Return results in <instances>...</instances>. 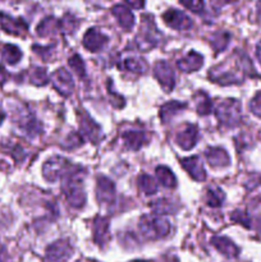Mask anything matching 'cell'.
I'll use <instances>...</instances> for the list:
<instances>
[{"label":"cell","instance_id":"obj_1","mask_svg":"<svg viewBox=\"0 0 261 262\" xmlns=\"http://www.w3.org/2000/svg\"><path fill=\"white\" fill-rule=\"evenodd\" d=\"M140 232L146 239H160L170 232V224L159 214L145 215L140 220Z\"/></svg>","mask_w":261,"mask_h":262},{"label":"cell","instance_id":"obj_2","mask_svg":"<svg viewBox=\"0 0 261 262\" xmlns=\"http://www.w3.org/2000/svg\"><path fill=\"white\" fill-rule=\"evenodd\" d=\"M63 191L72 206H83L84 201H86V194H84L83 187H82V178L79 171H69V173H67L63 182Z\"/></svg>","mask_w":261,"mask_h":262},{"label":"cell","instance_id":"obj_3","mask_svg":"<svg viewBox=\"0 0 261 262\" xmlns=\"http://www.w3.org/2000/svg\"><path fill=\"white\" fill-rule=\"evenodd\" d=\"M215 114H216V118L220 122V124L228 128L235 127V125L240 124L241 118H242L241 102L233 99L224 100V101H222L217 105Z\"/></svg>","mask_w":261,"mask_h":262},{"label":"cell","instance_id":"obj_4","mask_svg":"<svg viewBox=\"0 0 261 262\" xmlns=\"http://www.w3.org/2000/svg\"><path fill=\"white\" fill-rule=\"evenodd\" d=\"M161 33L159 32L158 28H156L153 17L145 15V17L142 18V23H141L140 33H138V36L136 37L137 48L140 49V50H148V49L158 45Z\"/></svg>","mask_w":261,"mask_h":262},{"label":"cell","instance_id":"obj_5","mask_svg":"<svg viewBox=\"0 0 261 262\" xmlns=\"http://www.w3.org/2000/svg\"><path fill=\"white\" fill-rule=\"evenodd\" d=\"M73 253L68 241H56L46 250V262H66Z\"/></svg>","mask_w":261,"mask_h":262},{"label":"cell","instance_id":"obj_6","mask_svg":"<svg viewBox=\"0 0 261 262\" xmlns=\"http://www.w3.org/2000/svg\"><path fill=\"white\" fill-rule=\"evenodd\" d=\"M163 19L169 27L174 30H189L193 26V22L188 15L177 9L166 10L163 15Z\"/></svg>","mask_w":261,"mask_h":262},{"label":"cell","instance_id":"obj_7","mask_svg":"<svg viewBox=\"0 0 261 262\" xmlns=\"http://www.w3.org/2000/svg\"><path fill=\"white\" fill-rule=\"evenodd\" d=\"M0 27L7 33L14 36H25L27 33V23L20 18H13L5 13H0Z\"/></svg>","mask_w":261,"mask_h":262},{"label":"cell","instance_id":"obj_8","mask_svg":"<svg viewBox=\"0 0 261 262\" xmlns=\"http://www.w3.org/2000/svg\"><path fill=\"white\" fill-rule=\"evenodd\" d=\"M154 74L160 82L165 91H170L174 87V72L166 61H158L154 67Z\"/></svg>","mask_w":261,"mask_h":262},{"label":"cell","instance_id":"obj_9","mask_svg":"<svg viewBox=\"0 0 261 262\" xmlns=\"http://www.w3.org/2000/svg\"><path fill=\"white\" fill-rule=\"evenodd\" d=\"M109 38L106 35L99 31L97 28H91L86 32L83 37V45L90 51H99L107 43Z\"/></svg>","mask_w":261,"mask_h":262},{"label":"cell","instance_id":"obj_10","mask_svg":"<svg viewBox=\"0 0 261 262\" xmlns=\"http://www.w3.org/2000/svg\"><path fill=\"white\" fill-rule=\"evenodd\" d=\"M51 78H53L54 86L56 87V90H58L61 95L68 96V95L72 94L74 87L73 79H72L71 74H69L66 69L60 68L56 72H54Z\"/></svg>","mask_w":261,"mask_h":262},{"label":"cell","instance_id":"obj_11","mask_svg":"<svg viewBox=\"0 0 261 262\" xmlns=\"http://www.w3.org/2000/svg\"><path fill=\"white\" fill-rule=\"evenodd\" d=\"M197 138H199V130L196 125L186 124L177 135V143L183 150H189L196 145Z\"/></svg>","mask_w":261,"mask_h":262},{"label":"cell","instance_id":"obj_12","mask_svg":"<svg viewBox=\"0 0 261 262\" xmlns=\"http://www.w3.org/2000/svg\"><path fill=\"white\" fill-rule=\"evenodd\" d=\"M97 200L102 204H112L115 197V187L110 179L106 177H99L96 187Z\"/></svg>","mask_w":261,"mask_h":262},{"label":"cell","instance_id":"obj_13","mask_svg":"<svg viewBox=\"0 0 261 262\" xmlns=\"http://www.w3.org/2000/svg\"><path fill=\"white\" fill-rule=\"evenodd\" d=\"M67 165V160L61 158H53L44 165V176L49 182H55L59 178L61 171H64V168Z\"/></svg>","mask_w":261,"mask_h":262},{"label":"cell","instance_id":"obj_14","mask_svg":"<svg viewBox=\"0 0 261 262\" xmlns=\"http://www.w3.org/2000/svg\"><path fill=\"white\" fill-rule=\"evenodd\" d=\"M122 138L124 141L125 146L130 150H138L142 147L145 143H147V137H146L145 132L138 129H128L122 133Z\"/></svg>","mask_w":261,"mask_h":262},{"label":"cell","instance_id":"obj_15","mask_svg":"<svg viewBox=\"0 0 261 262\" xmlns=\"http://www.w3.org/2000/svg\"><path fill=\"white\" fill-rule=\"evenodd\" d=\"M182 166L187 170V173L197 182H202L206 178V174H205L204 166H202L201 160H200L197 156H193V158L183 159L182 160Z\"/></svg>","mask_w":261,"mask_h":262},{"label":"cell","instance_id":"obj_16","mask_svg":"<svg viewBox=\"0 0 261 262\" xmlns=\"http://www.w3.org/2000/svg\"><path fill=\"white\" fill-rule=\"evenodd\" d=\"M211 243L220 253H223L227 257L234 258L240 255V250H238L237 246L232 241L228 239L227 237H214L211 239Z\"/></svg>","mask_w":261,"mask_h":262},{"label":"cell","instance_id":"obj_17","mask_svg":"<svg viewBox=\"0 0 261 262\" xmlns=\"http://www.w3.org/2000/svg\"><path fill=\"white\" fill-rule=\"evenodd\" d=\"M109 220L97 217L94 224V239L99 246H105L109 241Z\"/></svg>","mask_w":261,"mask_h":262},{"label":"cell","instance_id":"obj_18","mask_svg":"<svg viewBox=\"0 0 261 262\" xmlns=\"http://www.w3.org/2000/svg\"><path fill=\"white\" fill-rule=\"evenodd\" d=\"M205 156H206L207 163L214 168H223V166L229 165V156L227 151L223 148H207Z\"/></svg>","mask_w":261,"mask_h":262},{"label":"cell","instance_id":"obj_19","mask_svg":"<svg viewBox=\"0 0 261 262\" xmlns=\"http://www.w3.org/2000/svg\"><path fill=\"white\" fill-rule=\"evenodd\" d=\"M178 68L183 72H193L197 71L202 67L204 64V59L200 54L194 53V51H191L188 55H186L184 58L179 59L178 60Z\"/></svg>","mask_w":261,"mask_h":262},{"label":"cell","instance_id":"obj_20","mask_svg":"<svg viewBox=\"0 0 261 262\" xmlns=\"http://www.w3.org/2000/svg\"><path fill=\"white\" fill-rule=\"evenodd\" d=\"M112 13L124 30L128 31L133 27L135 17H133L132 12L127 7H124V5H115L112 9Z\"/></svg>","mask_w":261,"mask_h":262},{"label":"cell","instance_id":"obj_21","mask_svg":"<svg viewBox=\"0 0 261 262\" xmlns=\"http://www.w3.org/2000/svg\"><path fill=\"white\" fill-rule=\"evenodd\" d=\"M81 129L83 135H86L90 140H92L94 142H97V140L100 138V128L99 125L95 124L94 120L91 118H89L87 114H82L81 120Z\"/></svg>","mask_w":261,"mask_h":262},{"label":"cell","instance_id":"obj_22","mask_svg":"<svg viewBox=\"0 0 261 262\" xmlns=\"http://www.w3.org/2000/svg\"><path fill=\"white\" fill-rule=\"evenodd\" d=\"M120 68L125 69V71L133 72V73H145L147 71V63L143 60L142 58H135V56H130V58H125L124 60L120 61L119 64Z\"/></svg>","mask_w":261,"mask_h":262},{"label":"cell","instance_id":"obj_23","mask_svg":"<svg viewBox=\"0 0 261 262\" xmlns=\"http://www.w3.org/2000/svg\"><path fill=\"white\" fill-rule=\"evenodd\" d=\"M156 177H158L159 182L164 187H166V188H174L177 186L176 177L171 173L170 169L166 168V166H158V169H156Z\"/></svg>","mask_w":261,"mask_h":262},{"label":"cell","instance_id":"obj_24","mask_svg":"<svg viewBox=\"0 0 261 262\" xmlns=\"http://www.w3.org/2000/svg\"><path fill=\"white\" fill-rule=\"evenodd\" d=\"M183 107H186V105L182 104V102L178 101H170L166 102L163 107L160 109V118L164 123L169 122L170 118H173L177 113L181 112Z\"/></svg>","mask_w":261,"mask_h":262},{"label":"cell","instance_id":"obj_25","mask_svg":"<svg viewBox=\"0 0 261 262\" xmlns=\"http://www.w3.org/2000/svg\"><path fill=\"white\" fill-rule=\"evenodd\" d=\"M2 56L8 64H15L22 58V51L15 45H4L2 49Z\"/></svg>","mask_w":261,"mask_h":262},{"label":"cell","instance_id":"obj_26","mask_svg":"<svg viewBox=\"0 0 261 262\" xmlns=\"http://www.w3.org/2000/svg\"><path fill=\"white\" fill-rule=\"evenodd\" d=\"M56 27H59V22L54 17H48L41 20L40 25L37 26V33L40 36L51 35L56 31Z\"/></svg>","mask_w":261,"mask_h":262},{"label":"cell","instance_id":"obj_27","mask_svg":"<svg viewBox=\"0 0 261 262\" xmlns=\"http://www.w3.org/2000/svg\"><path fill=\"white\" fill-rule=\"evenodd\" d=\"M138 187L145 194H154L158 191V183L147 174H142L138 178Z\"/></svg>","mask_w":261,"mask_h":262},{"label":"cell","instance_id":"obj_28","mask_svg":"<svg viewBox=\"0 0 261 262\" xmlns=\"http://www.w3.org/2000/svg\"><path fill=\"white\" fill-rule=\"evenodd\" d=\"M223 201H224V193L219 188L212 187V188L209 189V192L206 194V202L209 206L219 207L222 206Z\"/></svg>","mask_w":261,"mask_h":262},{"label":"cell","instance_id":"obj_29","mask_svg":"<svg viewBox=\"0 0 261 262\" xmlns=\"http://www.w3.org/2000/svg\"><path fill=\"white\" fill-rule=\"evenodd\" d=\"M178 207H174L171 201L168 200H160V201H156L155 204H153V210L155 214H171V212H176Z\"/></svg>","mask_w":261,"mask_h":262},{"label":"cell","instance_id":"obj_30","mask_svg":"<svg viewBox=\"0 0 261 262\" xmlns=\"http://www.w3.org/2000/svg\"><path fill=\"white\" fill-rule=\"evenodd\" d=\"M196 102H197V112H199V114L206 115L212 112L211 101H210V99L204 94V92H200L199 99H196Z\"/></svg>","mask_w":261,"mask_h":262},{"label":"cell","instance_id":"obj_31","mask_svg":"<svg viewBox=\"0 0 261 262\" xmlns=\"http://www.w3.org/2000/svg\"><path fill=\"white\" fill-rule=\"evenodd\" d=\"M228 42H229V35L225 32H219L216 35H214V38H212L211 43L215 48L216 51H222L227 48Z\"/></svg>","mask_w":261,"mask_h":262},{"label":"cell","instance_id":"obj_32","mask_svg":"<svg viewBox=\"0 0 261 262\" xmlns=\"http://www.w3.org/2000/svg\"><path fill=\"white\" fill-rule=\"evenodd\" d=\"M31 82L37 86H42L48 82V76H46L45 69L42 68H35L31 72Z\"/></svg>","mask_w":261,"mask_h":262},{"label":"cell","instance_id":"obj_33","mask_svg":"<svg viewBox=\"0 0 261 262\" xmlns=\"http://www.w3.org/2000/svg\"><path fill=\"white\" fill-rule=\"evenodd\" d=\"M77 25H78V20L69 14L64 15L60 22H59V27L66 31V32H72L77 27Z\"/></svg>","mask_w":261,"mask_h":262},{"label":"cell","instance_id":"obj_34","mask_svg":"<svg viewBox=\"0 0 261 262\" xmlns=\"http://www.w3.org/2000/svg\"><path fill=\"white\" fill-rule=\"evenodd\" d=\"M69 66L74 69L78 76L83 77L84 76V64L83 60L81 59V56L78 55H73L71 59H69Z\"/></svg>","mask_w":261,"mask_h":262},{"label":"cell","instance_id":"obj_35","mask_svg":"<svg viewBox=\"0 0 261 262\" xmlns=\"http://www.w3.org/2000/svg\"><path fill=\"white\" fill-rule=\"evenodd\" d=\"M187 9L194 13H200L204 9V0H179Z\"/></svg>","mask_w":261,"mask_h":262},{"label":"cell","instance_id":"obj_36","mask_svg":"<svg viewBox=\"0 0 261 262\" xmlns=\"http://www.w3.org/2000/svg\"><path fill=\"white\" fill-rule=\"evenodd\" d=\"M250 110L252 112V114L256 115V117L261 118V92L256 94V96L251 100Z\"/></svg>","mask_w":261,"mask_h":262},{"label":"cell","instance_id":"obj_37","mask_svg":"<svg viewBox=\"0 0 261 262\" xmlns=\"http://www.w3.org/2000/svg\"><path fill=\"white\" fill-rule=\"evenodd\" d=\"M232 219L235 220V222L241 223V224H243L245 227H250V219H248L247 214L246 212H242V211H235L234 214L232 215Z\"/></svg>","mask_w":261,"mask_h":262},{"label":"cell","instance_id":"obj_38","mask_svg":"<svg viewBox=\"0 0 261 262\" xmlns=\"http://www.w3.org/2000/svg\"><path fill=\"white\" fill-rule=\"evenodd\" d=\"M124 2L127 3L130 8H133V9H140V8L143 7L145 0H124Z\"/></svg>","mask_w":261,"mask_h":262},{"label":"cell","instance_id":"obj_39","mask_svg":"<svg viewBox=\"0 0 261 262\" xmlns=\"http://www.w3.org/2000/svg\"><path fill=\"white\" fill-rule=\"evenodd\" d=\"M256 56H257L258 61L261 63V41L256 45Z\"/></svg>","mask_w":261,"mask_h":262},{"label":"cell","instance_id":"obj_40","mask_svg":"<svg viewBox=\"0 0 261 262\" xmlns=\"http://www.w3.org/2000/svg\"><path fill=\"white\" fill-rule=\"evenodd\" d=\"M257 15H258V19L261 22V0L257 3Z\"/></svg>","mask_w":261,"mask_h":262},{"label":"cell","instance_id":"obj_41","mask_svg":"<svg viewBox=\"0 0 261 262\" xmlns=\"http://www.w3.org/2000/svg\"><path fill=\"white\" fill-rule=\"evenodd\" d=\"M132 262H143V261H132Z\"/></svg>","mask_w":261,"mask_h":262},{"label":"cell","instance_id":"obj_42","mask_svg":"<svg viewBox=\"0 0 261 262\" xmlns=\"http://www.w3.org/2000/svg\"><path fill=\"white\" fill-rule=\"evenodd\" d=\"M164 262H171V260H169V261H164Z\"/></svg>","mask_w":261,"mask_h":262}]
</instances>
